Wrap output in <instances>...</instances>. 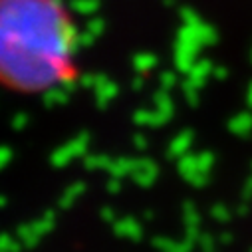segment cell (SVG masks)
<instances>
[{
  "instance_id": "cell-7",
  "label": "cell",
  "mask_w": 252,
  "mask_h": 252,
  "mask_svg": "<svg viewBox=\"0 0 252 252\" xmlns=\"http://www.w3.org/2000/svg\"><path fill=\"white\" fill-rule=\"evenodd\" d=\"M20 240H14L10 234H0V252H20Z\"/></svg>"
},
{
  "instance_id": "cell-4",
  "label": "cell",
  "mask_w": 252,
  "mask_h": 252,
  "mask_svg": "<svg viewBox=\"0 0 252 252\" xmlns=\"http://www.w3.org/2000/svg\"><path fill=\"white\" fill-rule=\"evenodd\" d=\"M84 193H86V183H74L72 187H66V191L60 195L58 207L60 209H70Z\"/></svg>"
},
{
  "instance_id": "cell-5",
  "label": "cell",
  "mask_w": 252,
  "mask_h": 252,
  "mask_svg": "<svg viewBox=\"0 0 252 252\" xmlns=\"http://www.w3.org/2000/svg\"><path fill=\"white\" fill-rule=\"evenodd\" d=\"M84 165L88 171H107L111 165V157L109 155H84Z\"/></svg>"
},
{
  "instance_id": "cell-11",
  "label": "cell",
  "mask_w": 252,
  "mask_h": 252,
  "mask_svg": "<svg viewBox=\"0 0 252 252\" xmlns=\"http://www.w3.org/2000/svg\"><path fill=\"white\" fill-rule=\"evenodd\" d=\"M115 217V213H113V209H109V207H105V209H101V219L105 220V222H111L113 224V219Z\"/></svg>"
},
{
  "instance_id": "cell-2",
  "label": "cell",
  "mask_w": 252,
  "mask_h": 252,
  "mask_svg": "<svg viewBox=\"0 0 252 252\" xmlns=\"http://www.w3.org/2000/svg\"><path fill=\"white\" fill-rule=\"evenodd\" d=\"M54 226H56V215H54V211H48L40 219L26 222V224H20L16 234H18V240L22 242V246L34 248L46 234H50L54 230Z\"/></svg>"
},
{
  "instance_id": "cell-8",
  "label": "cell",
  "mask_w": 252,
  "mask_h": 252,
  "mask_svg": "<svg viewBox=\"0 0 252 252\" xmlns=\"http://www.w3.org/2000/svg\"><path fill=\"white\" fill-rule=\"evenodd\" d=\"M113 226H115V232H117L119 236H135V232H137V228H135L133 220H127V219L115 222Z\"/></svg>"
},
{
  "instance_id": "cell-9",
  "label": "cell",
  "mask_w": 252,
  "mask_h": 252,
  "mask_svg": "<svg viewBox=\"0 0 252 252\" xmlns=\"http://www.w3.org/2000/svg\"><path fill=\"white\" fill-rule=\"evenodd\" d=\"M12 159V149L6 145H0V171H2Z\"/></svg>"
},
{
  "instance_id": "cell-12",
  "label": "cell",
  "mask_w": 252,
  "mask_h": 252,
  "mask_svg": "<svg viewBox=\"0 0 252 252\" xmlns=\"http://www.w3.org/2000/svg\"><path fill=\"white\" fill-rule=\"evenodd\" d=\"M107 191H109V193L117 191V181H113V177H111V179H109V183H107Z\"/></svg>"
},
{
  "instance_id": "cell-1",
  "label": "cell",
  "mask_w": 252,
  "mask_h": 252,
  "mask_svg": "<svg viewBox=\"0 0 252 252\" xmlns=\"http://www.w3.org/2000/svg\"><path fill=\"white\" fill-rule=\"evenodd\" d=\"M78 26L64 0H0V86L46 94L80 80Z\"/></svg>"
},
{
  "instance_id": "cell-3",
  "label": "cell",
  "mask_w": 252,
  "mask_h": 252,
  "mask_svg": "<svg viewBox=\"0 0 252 252\" xmlns=\"http://www.w3.org/2000/svg\"><path fill=\"white\" fill-rule=\"evenodd\" d=\"M88 147H90V135H88V133H80L78 137L70 139L68 143L60 145V147L50 155V163H52L56 169H64V167L70 165L74 159L84 157V155L88 153Z\"/></svg>"
},
{
  "instance_id": "cell-13",
  "label": "cell",
  "mask_w": 252,
  "mask_h": 252,
  "mask_svg": "<svg viewBox=\"0 0 252 252\" xmlns=\"http://www.w3.org/2000/svg\"><path fill=\"white\" fill-rule=\"evenodd\" d=\"M6 205V199L4 197H0V207H4Z\"/></svg>"
},
{
  "instance_id": "cell-10",
  "label": "cell",
  "mask_w": 252,
  "mask_h": 252,
  "mask_svg": "<svg viewBox=\"0 0 252 252\" xmlns=\"http://www.w3.org/2000/svg\"><path fill=\"white\" fill-rule=\"evenodd\" d=\"M24 125H26V115H24V113H20V115H16V117L12 119V127H14V129H22Z\"/></svg>"
},
{
  "instance_id": "cell-6",
  "label": "cell",
  "mask_w": 252,
  "mask_h": 252,
  "mask_svg": "<svg viewBox=\"0 0 252 252\" xmlns=\"http://www.w3.org/2000/svg\"><path fill=\"white\" fill-rule=\"evenodd\" d=\"M129 169H131V161L125 159V157H121V159H111V165H109L107 173H109L113 179H117V177H121V175H125V173H129Z\"/></svg>"
}]
</instances>
